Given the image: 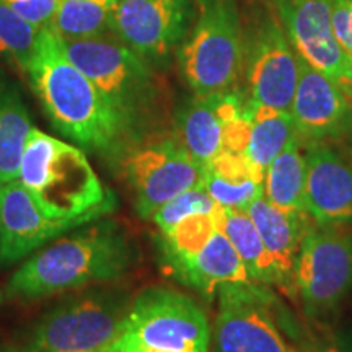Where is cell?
<instances>
[{
  "label": "cell",
  "instance_id": "16",
  "mask_svg": "<svg viewBox=\"0 0 352 352\" xmlns=\"http://www.w3.org/2000/svg\"><path fill=\"white\" fill-rule=\"evenodd\" d=\"M305 153L303 210L321 226L352 223V165L320 142Z\"/></svg>",
  "mask_w": 352,
  "mask_h": 352
},
{
  "label": "cell",
  "instance_id": "5",
  "mask_svg": "<svg viewBox=\"0 0 352 352\" xmlns=\"http://www.w3.org/2000/svg\"><path fill=\"white\" fill-rule=\"evenodd\" d=\"M60 41L69 59L95 83L118 114L127 142L142 138L140 129L157 98L151 65L113 32L95 38Z\"/></svg>",
  "mask_w": 352,
  "mask_h": 352
},
{
  "label": "cell",
  "instance_id": "8",
  "mask_svg": "<svg viewBox=\"0 0 352 352\" xmlns=\"http://www.w3.org/2000/svg\"><path fill=\"white\" fill-rule=\"evenodd\" d=\"M142 219L204 178V166L189 155L179 139H135L114 155Z\"/></svg>",
  "mask_w": 352,
  "mask_h": 352
},
{
  "label": "cell",
  "instance_id": "29",
  "mask_svg": "<svg viewBox=\"0 0 352 352\" xmlns=\"http://www.w3.org/2000/svg\"><path fill=\"white\" fill-rule=\"evenodd\" d=\"M302 352H352V329L318 328L307 338Z\"/></svg>",
  "mask_w": 352,
  "mask_h": 352
},
{
  "label": "cell",
  "instance_id": "10",
  "mask_svg": "<svg viewBox=\"0 0 352 352\" xmlns=\"http://www.w3.org/2000/svg\"><path fill=\"white\" fill-rule=\"evenodd\" d=\"M296 287L310 318L336 310L352 290V235L338 226L311 227L298 250Z\"/></svg>",
  "mask_w": 352,
  "mask_h": 352
},
{
  "label": "cell",
  "instance_id": "7",
  "mask_svg": "<svg viewBox=\"0 0 352 352\" xmlns=\"http://www.w3.org/2000/svg\"><path fill=\"white\" fill-rule=\"evenodd\" d=\"M116 346L144 352H209L208 315L178 290L147 287L132 298L124 333Z\"/></svg>",
  "mask_w": 352,
  "mask_h": 352
},
{
  "label": "cell",
  "instance_id": "3",
  "mask_svg": "<svg viewBox=\"0 0 352 352\" xmlns=\"http://www.w3.org/2000/svg\"><path fill=\"white\" fill-rule=\"evenodd\" d=\"M19 179L51 219H101L116 209L83 148L33 127L21 153Z\"/></svg>",
  "mask_w": 352,
  "mask_h": 352
},
{
  "label": "cell",
  "instance_id": "14",
  "mask_svg": "<svg viewBox=\"0 0 352 352\" xmlns=\"http://www.w3.org/2000/svg\"><path fill=\"white\" fill-rule=\"evenodd\" d=\"M289 113L298 135L320 142L344 131L352 103L344 83L311 67L298 56L297 87Z\"/></svg>",
  "mask_w": 352,
  "mask_h": 352
},
{
  "label": "cell",
  "instance_id": "15",
  "mask_svg": "<svg viewBox=\"0 0 352 352\" xmlns=\"http://www.w3.org/2000/svg\"><path fill=\"white\" fill-rule=\"evenodd\" d=\"M290 44L311 67L341 80L346 54L334 39L329 0H271Z\"/></svg>",
  "mask_w": 352,
  "mask_h": 352
},
{
  "label": "cell",
  "instance_id": "28",
  "mask_svg": "<svg viewBox=\"0 0 352 352\" xmlns=\"http://www.w3.org/2000/svg\"><path fill=\"white\" fill-rule=\"evenodd\" d=\"M202 186L209 192V196L226 209L246 210L250 204L264 192V184L254 179L246 182H228V179L219 178L209 171L204 170Z\"/></svg>",
  "mask_w": 352,
  "mask_h": 352
},
{
  "label": "cell",
  "instance_id": "23",
  "mask_svg": "<svg viewBox=\"0 0 352 352\" xmlns=\"http://www.w3.org/2000/svg\"><path fill=\"white\" fill-rule=\"evenodd\" d=\"M248 114L252 126L245 157L254 168L264 173L267 165L297 134L296 124L285 109L248 104Z\"/></svg>",
  "mask_w": 352,
  "mask_h": 352
},
{
  "label": "cell",
  "instance_id": "31",
  "mask_svg": "<svg viewBox=\"0 0 352 352\" xmlns=\"http://www.w3.org/2000/svg\"><path fill=\"white\" fill-rule=\"evenodd\" d=\"M329 10L334 39L346 56H352V0H329Z\"/></svg>",
  "mask_w": 352,
  "mask_h": 352
},
{
  "label": "cell",
  "instance_id": "25",
  "mask_svg": "<svg viewBox=\"0 0 352 352\" xmlns=\"http://www.w3.org/2000/svg\"><path fill=\"white\" fill-rule=\"evenodd\" d=\"M223 217L226 208L219 206L214 212L191 215L164 233L162 239L170 266L199 252L215 230H222Z\"/></svg>",
  "mask_w": 352,
  "mask_h": 352
},
{
  "label": "cell",
  "instance_id": "33",
  "mask_svg": "<svg viewBox=\"0 0 352 352\" xmlns=\"http://www.w3.org/2000/svg\"><path fill=\"white\" fill-rule=\"evenodd\" d=\"M113 352H144V351H138V349H132V347H126V346H116L113 349Z\"/></svg>",
  "mask_w": 352,
  "mask_h": 352
},
{
  "label": "cell",
  "instance_id": "18",
  "mask_svg": "<svg viewBox=\"0 0 352 352\" xmlns=\"http://www.w3.org/2000/svg\"><path fill=\"white\" fill-rule=\"evenodd\" d=\"M171 267L179 279L209 297L223 285L253 284L240 254L222 230H215L199 252Z\"/></svg>",
  "mask_w": 352,
  "mask_h": 352
},
{
  "label": "cell",
  "instance_id": "32",
  "mask_svg": "<svg viewBox=\"0 0 352 352\" xmlns=\"http://www.w3.org/2000/svg\"><path fill=\"white\" fill-rule=\"evenodd\" d=\"M340 82L344 83L346 87L352 88V56H346V63L344 67H342V76Z\"/></svg>",
  "mask_w": 352,
  "mask_h": 352
},
{
  "label": "cell",
  "instance_id": "21",
  "mask_svg": "<svg viewBox=\"0 0 352 352\" xmlns=\"http://www.w3.org/2000/svg\"><path fill=\"white\" fill-rule=\"evenodd\" d=\"M222 232L226 233L233 248L240 254L253 284L277 285V287L284 289L289 296L296 292V287L285 279L277 267L274 258L267 252L256 226L253 223L252 217L246 214V210L226 209Z\"/></svg>",
  "mask_w": 352,
  "mask_h": 352
},
{
  "label": "cell",
  "instance_id": "12",
  "mask_svg": "<svg viewBox=\"0 0 352 352\" xmlns=\"http://www.w3.org/2000/svg\"><path fill=\"white\" fill-rule=\"evenodd\" d=\"M195 0H116L111 32L148 65L178 52L195 20Z\"/></svg>",
  "mask_w": 352,
  "mask_h": 352
},
{
  "label": "cell",
  "instance_id": "11",
  "mask_svg": "<svg viewBox=\"0 0 352 352\" xmlns=\"http://www.w3.org/2000/svg\"><path fill=\"white\" fill-rule=\"evenodd\" d=\"M271 303L272 296L259 284L220 287L210 352H292Z\"/></svg>",
  "mask_w": 352,
  "mask_h": 352
},
{
  "label": "cell",
  "instance_id": "26",
  "mask_svg": "<svg viewBox=\"0 0 352 352\" xmlns=\"http://www.w3.org/2000/svg\"><path fill=\"white\" fill-rule=\"evenodd\" d=\"M41 30L0 0V60L26 74Z\"/></svg>",
  "mask_w": 352,
  "mask_h": 352
},
{
  "label": "cell",
  "instance_id": "4",
  "mask_svg": "<svg viewBox=\"0 0 352 352\" xmlns=\"http://www.w3.org/2000/svg\"><path fill=\"white\" fill-rule=\"evenodd\" d=\"M195 20L178 50L183 77L196 96L227 94L243 76L241 0H195Z\"/></svg>",
  "mask_w": 352,
  "mask_h": 352
},
{
  "label": "cell",
  "instance_id": "17",
  "mask_svg": "<svg viewBox=\"0 0 352 352\" xmlns=\"http://www.w3.org/2000/svg\"><path fill=\"white\" fill-rule=\"evenodd\" d=\"M243 109L240 96L233 90L208 96L195 95L178 116L179 142L206 168L223 151L227 122Z\"/></svg>",
  "mask_w": 352,
  "mask_h": 352
},
{
  "label": "cell",
  "instance_id": "13",
  "mask_svg": "<svg viewBox=\"0 0 352 352\" xmlns=\"http://www.w3.org/2000/svg\"><path fill=\"white\" fill-rule=\"evenodd\" d=\"M98 220V219H96ZM94 222L44 215L19 178L0 184V263L12 264L57 236Z\"/></svg>",
  "mask_w": 352,
  "mask_h": 352
},
{
  "label": "cell",
  "instance_id": "22",
  "mask_svg": "<svg viewBox=\"0 0 352 352\" xmlns=\"http://www.w3.org/2000/svg\"><path fill=\"white\" fill-rule=\"evenodd\" d=\"M307 182V153L296 134L264 171V197L285 212L303 210ZM305 212V210H303Z\"/></svg>",
  "mask_w": 352,
  "mask_h": 352
},
{
  "label": "cell",
  "instance_id": "2",
  "mask_svg": "<svg viewBox=\"0 0 352 352\" xmlns=\"http://www.w3.org/2000/svg\"><path fill=\"white\" fill-rule=\"evenodd\" d=\"M134 259V246L120 226L98 219L26 259L13 272L7 292L34 300L108 284L124 276Z\"/></svg>",
  "mask_w": 352,
  "mask_h": 352
},
{
  "label": "cell",
  "instance_id": "24",
  "mask_svg": "<svg viewBox=\"0 0 352 352\" xmlns=\"http://www.w3.org/2000/svg\"><path fill=\"white\" fill-rule=\"evenodd\" d=\"M116 0H60L51 28L60 39H85L111 32Z\"/></svg>",
  "mask_w": 352,
  "mask_h": 352
},
{
  "label": "cell",
  "instance_id": "1",
  "mask_svg": "<svg viewBox=\"0 0 352 352\" xmlns=\"http://www.w3.org/2000/svg\"><path fill=\"white\" fill-rule=\"evenodd\" d=\"M26 76L47 118L72 142L109 158L127 142L118 114L51 28L39 33Z\"/></svg>",
  "mask_w": 352,
  "mask_h": 352
},
{
  "label": "cell",
  "instance_id": "35",
  "mask_svg": "<svg viewBox=\"0 0 352 352\" xmlns=\"http://www.w3.org/2000/svg\"><path fill=\"white\" fill-rule=\"evenodd\" d=\"M0 298H2V296H0Z\"/></svg>",
  "mask_w": 352,
  "mask_h": 352
},
{
  "label": "cell",
  "instance_id": "30",
  "mask_svg": "<svg viewBox=\"0 0 352 352\" xmlns=\"http://www.w3.org/2000/svg\"><path fill=\"white\" fill-rule=\"evenodd\" d=\"M6 2L28 23L43 30L51 25L60 0H6Z\"/></svg>",
  "mask_w": 352,
  "mask_h": 352
},
{
  "label": "cell",
  "instance_id": "19",
  "mask_svg": "<svg viewBox=\"0 0 352 352\" xmlns=\"http://www.w3.org/2000/svg\"><path fill=\"white\" fill-rule=\"evenodd\" d=\"M246 214L252 217L253 223L256 226L277 267L285 279L296 287V263L303 236L311 228L308 222L310 215L303 210L285 212V210L277 209L264 197V195L256 197L250 204Z\"/></svg>",
  "mask_w": 352,
  "mask_h": 352
},
{
  "label": "cell",
  "instance_id": "34",
  "mask_svg": "<svg viewBox=\"0 0 352 352\" xmlns=\"http://www.w3.org/2000/svg\"><path fill=\"white\" fill-rule=\"evenodd\" d=\"M292 352H298V351H297V349H294V351H292Z\"/></svg>",
  "mask_w": 352,
  "mask_h": 352
},
{
  "label": "cell",
  "instance_id": "20",
  "mask_svg": "<svg viewBox=\"0 0 352 352\" xmlns=\"http://www.w3.org/2000/svg\"><path fill=\"white\" fill-rule=\"evenodd\" d=\"M32 129L20 87L0 67V184L19 178L21 153Z\"/></svg>",
  "mask_w": 352,
  "mask_h": 352
},
{
  "label": "cell",
  "instance_id": "6",
  "mask_svg": "<svg viewBox=\"0 0 352 352\" xmlns=\"http://www.w3.org/2000/svg\"><path fill=\"white\" fill-rule=\"evenodd\" d=\"M131 303L122 289L101 284L72 294L39 320L25 352H113Z\"/></svg>",
  "mask_w": 352,
  "mask_h": 352
},
{
  "label": "cell",
  "instance_id": "9",
  "mask_svg": "<svg viewBox=\"0 0 352 352\" xmlns=\"http://www.w3.org/2000/svg\"><path fill=\"white\" fill-rule=\"evenodd\" d=\"M243 74L250 104L289 111L298 78V56L290 44L276 8L254 6L243 16Z\"/></svg>",
  "mask_w": 352,
  "mask_h": 352
},
{
  "label": "cell",
  "instance_id": "27",
  "mask_svg": "<svg viewBox=\"0 0 352 352\" xmlns=\"http://www.w3.org/2000/svg\"><path fill=\"white\" fill-rule=\"evenodd\" d=\"M217 208L219 204L209 196V192L206 191L201 182L196 186L179 192L178 196L165 202L164 206H160L151 220H153V223L164 235V233L170 232L175 226H178L182 220L196 214H210Z\"/></svg>",
  "mask_w": 352,
  "mask_h": 352
}]
</instances>
